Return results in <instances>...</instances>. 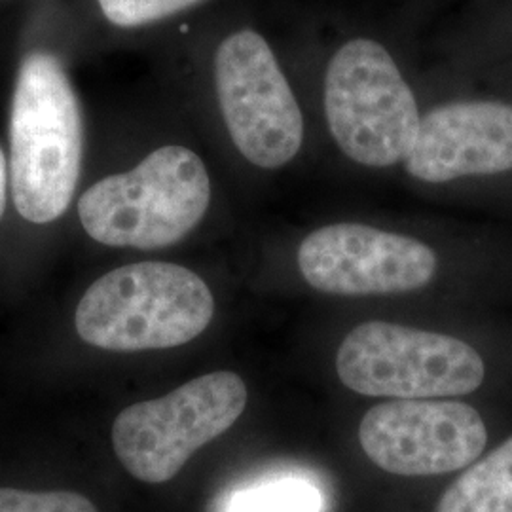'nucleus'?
I'll return each mask as SVG.
<instances>
[{"label":"nucleus","instance_id":"obj_1","mask_svg":"<svg viewBox=\"0 0 512 512\" xmlns=\"http://www.w3.org/2000/svg\"><path fill=\"white\" fill-rule=\"evenodd\" d=\"M283 50L311 124L344 158L366 169L404 164L420 131V69L395 44L346 29L306 33Z\"/></svg>","mask_w":512,"mask_h":512},{"label":"nucleus","instance_id":"obj_2","mask_svg":"<svg viewBox=\"0 0 512 512\" xmlns=\"http://www.w3.org/2000/svg\"><path fill=\"white\" fill-rule=\"evenodd\" d=\"M205 74L211 107L239 156L262 171L293 164L311 122L283 46L239 23L213 44Z\"/></svg>","mask_w":512,"mask_h":512},{"label":"nucleus","instance_id":"obj_3","mask_svg":"<svg viewBox=\"0 0 512 512\" xmlns=\"http://www.w3.org/2000/svg\"><path fill=\"white\" fill-rule=\"evenodd\" d=\"M418 80L420 131L403 164L412 181L442 186L512 173V74L431 65Z\"/></svg>","mask_w":512,"mask_h":512},{"label":"nucleus","instance_id":"obj_4","mask_svg":"<svg viewBox=\"0 0 512 512\" xmlns=\"http://www.w3.org/2000/svg\"><path fill=\"white\" fill-rule=\"evenodd\" d=\"M84 154V122L63 65L31 52L19 65L10 112V181L19 215L35 224L71 205Z\"/></svg>","mask_w":512,"mask_h":512},{"label":"nucleus","instance_id":"obj_5","mask_svg":"<svg viewBox=\"0 0 512 512\" xmlns=\"http://www.w3.org/2000/svg\"><path fill=\"white\" fill-rule=\"evenodd\" d=\"M211 198V177L200 154L164 145L133 169L88 188L78 217L88 236L103 245L152 251L186 238L207 215Z\"/></svg>","mask_w":512,"mask_h":512},{"label":"nucleus","instance_id":"obj_6","mask_svg":"<svg viewBox=\"0 0 512 512\" xmlns=\"http://www.w3.org/2000/svg\"><path fill=\"white\" fill-rule=\"evenodd\" d=\"M215 298L202 277L171 262H139L99 277L82 296L78 336L109 351L184 346L209 327Z\"/></svg>","mask_w":512,"mask_h":512},{"label":"nucleus","instance_id":"obj_7","mask_svg":"<svg viewBox=\"0 0 512 512\" xmlns=\"http://www.w3.org/2000/svg\"><path fill=\"white\" fill-rule=\"evenodd\" d=\"M336 372L355 393L397 401L473 393L486 366L475 348L454 336L368 321L340 344Z\"/></svg>","mask_w":512,"mask_h":512},{"label":"nucleus","instance_id":"obj_8","mask_svg":"<svg viewBox=\"0 0 512 512\" xmlns=\"http://www.w3.org/2000/svg\"><path fill=\"white\" fill-rule=\"evenodd\" d=\"M247 406V385L234 372H213L169 395L118 414L112 444L129 475L164 484L207 442L226 433Z\"/></svg>","mask_w":512,"mask_h":512},{"label":"nucleus","instance_id":"obj_9","mask_svg":"<svg viewBox=\"0 0 512 512\" xmlns=\"http://www.w3.org/2000/svg\"><path fill=\"white\" fill-rule=\"evenodd\" d=\"M296 262L313 289L336 296L412 293L429 285L439 266L429 243L351 220L311 230Z\"/></svg>","mask_w":512,"mask_h":512},{"label":"nucleus","instance_id":"obj_10","mask_svg":"<svg viewBox=\"0 0 512 512\" xmlns=\"http://www.w3.org/2000/svg\"><path fill=\"white\" fill-rule=\"evenodd\" d=\"M359 442L385 473L437 476L469 467L484 452L488 431L469 404L397 399L366 412Z\"/></svg>","mask_w":512,"mask_h":512},{"label":"nucleus","instance_id":"obj_11","mask_svg":"<svg viewBox=\"0 0 512 512\" xmlns=\"http://www.w3.org/2000/svg\"><path fill=\"white\" fill-rule=\"evenodd\" d=\"M433 63L454 73L512 74V0H471L429 46Z\"/></svg>","mask_w":512,"mask_h":512},{"label":"nucleus","instance_id":"obj_12","mask_svg":"<svg viewBox=\"0 0 512 512\" xmlns=\"http://www.w3.org/2000/svg\"><path fill=\"white\" fill-rule=\"evenodd\" d=\"M435 512H512V437L459 476Z\"/></svg>","mask_w":512,"mask_h":512},{"label":"nucleus","instance_id":"obj_13","mask_svg":"<svg viewBox=\"0 0 512 512\" xmlns=\"http://www.w3.org/2000/svg\"><path fill=\"white\" fill-rule=\"evenodd\" d=\"M323 511L325 495L304 476H277L241 486L220 505V512Z\"/></svg>","mask_w":512,"mask_h":512},{"label":"nucleus","instance_id":"obj_14","mask_svg":"<svg viewBox=\"0 0 512 512\" xmlns=\"http://www.w3.org/2000/svg\"><path fill=\"white\" fill-rule=\"evenodd\" d=\"M109 23L122 29H139L177 18L207 0H97Z\"/></svg>","mask_w":512,"mask_h":512},{"label":"nucleus","instance_id":"obj_15","mask_svg":"<svg viewBox=\"0 0 512 512\" xmlns=\"http://www.w3.org/2000/svg\"><path fill=\"white\" fill-rule=\"evenodd\" d=\"M0 512H99L92 501L74 492H23L0 488Z\"/></svg>","mask_w":512,"mask_h":512},{"label":"nucleus","instance_id":"obj_16","mask_svg":"<svg viewBox=\"0 0 512 512\" xmlns=\"http://www.w3.org/2000/svg\"><path fill=\"white\" fill-rule=\"evenodd\" d=\"M6 188H8V165H6V156L0 148V219L6 209Z\"/></svg>","mask_w":512,"mask_h":512},{"label":"nucleus","instance_id":"obj_17","mask_svg":"<svg viewBox=\"0 0 512 512\" xmlns=\"http://www.w3.org/2000/svg\"><path fill=\"white\" fill-rule=\"evenodd\" d=\"M442 2H450V0H418V10L423 12V10H429L431 6H437V4H442Z\"/></svg>","mask_w":512,"mask_h":512}]
</instances>
